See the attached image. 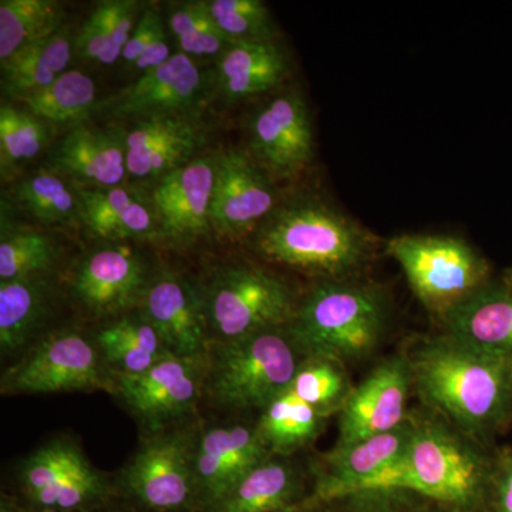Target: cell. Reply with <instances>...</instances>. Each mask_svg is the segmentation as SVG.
<instances>
[{
    "label": "cell",
    "instance_id": "cell-32",
    "mask_svg": "<svg viewBox=\"0 0 512 512\" xmlns=\"http://www.w3.org/2000/svg\"><path fill=\"white\" fill-rule=\"evenodd\" d=\"M96 84L80 70L63 73L55 83L23 101L33 116L57 126L77 127L96 111Z\"/></svg>",
    "mask_w": 512,
    "mask_h": 512
},
{
    "label": "cell",
    "instance_id": "cell-29",
    "mask_svg": "<svg viewBox=\"0 0 512 512\" xmlns=\"http://www.w3.org/2000/svg\"><path fill=\"white\" fill-rule=\"evenodd\" d=\"M70 59L72 42L63 30L19 50L2 62L3 94L23 103L66 73Z\"/></svg>",
    "mask_w": 512,
    "mask_h": 512
},
{
    "label": "cell",
    "instance_id": "cell-42",
    "mask_svg": "<svg viewBox=\"0 0 512 512\" xmlns=\"http://www.w3.org/2000/svg\"><path fill=\"white\" fill-rule=\"evenodd\" d=\"M76 50L86 59L97 60L103 64L109 53V35L106 22L99 5L94 8L92 15L83 23L76 37Z\"/></svg>",
    "mask_w": 512,
    "mask_h": 512
},
{
    "label": "cell",
    "instance_id": "cell-9",
    "mask_svg": "<svg viewBox=\"0 0 512 512\" xmlns=\"http://www.w3.org/2000/svg\"><path fill=\"white\" fill-rule=\"evenodd\" d=\"M37 510L100 512L119 500L116 485L90 463L73 440L43 444L18 470V490L10 494Z\"/></svg>",
    "mask_w": 512,
    "mask_h": 512
},
{
    "label": "cell",
    "instance_id": "cell-16",
    "mask_svg": "<svg viewBox=\"0 0 512 512\" xmlns=\"http://www.w3.org/2000/svg\"><path fill=\"white\" fill-rule=\"evenodd\" d=\"M271 457L256 426L235 423L198 431L194 468L200 512L210 511L249 471Z\"/></svg>",
    "mask_w": 512,
    "mask_h": 512
},
{
    "label": "cell",
    "instance_id": "cell-39",
    "mask_svg": "<svg viewBox=\"0 0 512 512\" xmlns=\"http://www.w3.org/2000/svg\"><path fill=\"white\" fill-rule=\"evenodd\" d=\"M109 35V53L104 66H111L123 57L131 33L136 28L137 3L131 0H104L99 3Z\"/></svg>",
    "mask_w": 512,
    "mask_h": 512
},
{
    "label": "cell",
    "instance_id": "cell-36",
    "mask_svg": "<svg viewBox=\"0 0 512 512\" xmlns=\"http://www.w3.org/2000/svg\"><path fill=\"white\" fill-rule=\"evenodd\" d=\"M168 28L178 40L181 53L191 59L222 55L231 46L212 18L210 2L175 5L168 15Z\"/></svg>",
    "mask_w": 512,
    "mask_h": 512
},
{
    "label": "cell",
    "instance_id": "cell-28",
    "mask_svg": "<svg viewBox=\"0 0 512 512\" xmlns=\"http://www.w3.org/2000/svg\"><path fill=\"white\" fill-rule=\"evenodd\" d=\"M94 342L111 375H141L171 355L141 313L111 320L96 333Z\"/></svg>",
    "mask_w": 512,
    "mask_h": 512
},
{
    "label": "cell",
    "instance_id": "cell-33",
    "mask_svg": "<svg viewBox=\"0 0 512 512\" xmlns=\"http://www.w3.org/2000/svg\"><path fill=\"white\" fill-rule=\"evenodd\" d=\"M353 389L343 363L329 357L309 356L299 366L289 392L330 417L345 407Z\"/></svg>",
    "mask_w": 512,
    "mask_h": 512
},
{
    "label": "cell",
    "instance_id": "cell-22",
    "mask_svg": "<svg viewBox=\"0 0 512 512\" xmlns=\"http://www.w3.org/2000/svg\"><path fill=\"white\" fill-rule=\"evenodd\" d=\"M92 188L120 187L128 175L126 134L109 128H72L50 154V168Z\"/></svg>",
    "mask_w": 512,
    "mask_h": 512
},
{
    "label": "cell",
    "instance_id": "cell-44",
    "mask_svg": "<svg viewBox=\"0 0 512 512\" xmlns=\"http://www.w3.org/2000/svg\"><path fill=\"white\" fill-rule=\"evenodd\" d=\"M100 512H140V511L134 510V508L130 507V505H119V504L113 503L110 505V507L104 508V510H101Z\"/></svg>",
    "mask_w": 512,
    "mask_h": 512
},
{
    "label": "cell",
    "instance_id": "cell-25",
    "mask_svg": "<svg viewBox=\"0 0 512 512\" xmlns=\"http://www.w3.org/2000/svg\"><path fill=\"white\" fill-rule=\"evenodd\" d=\"M288 72V59L274 40L232 43L218 62L221 90L232 101L272 92Z\"/></svg>",
    "mask_w": 512,
    "mask_h": 512
},
{
    "label": "cell",
    "instance_id": "cell-48",
    "mask_svg": "<svg viewBox=\"0 0 512 512\" xmlns=\"http://www.w3.org/2000/svg\"><path fill=\"white\" fill-rule=\"evenodd\" d=\"M473 512H491V511H478V510H477V511H473Z\"/></svg>",
    "mask_w": 512,
    "mask_h": 512
},
{
    "label": "cell",
    "instance_id": "cell-18",
    "mask_svg": "<svg viewBox=\"0 0 512 512\" xmlns=\"http://www.w3.org/2000/svg\"><path fill=\"white\" fill-rule=\"evenodd\" d=\"M140 306L171 355L207 356L210 335L202 295L183 276L165 271L151 278Z\"/></svg>",
    "mask_w": 512,
    "mask_h": 512
},
{
    "label": "cell",
    "instance_id": "cell-41",
    "mask_svg": "<svg viewBox=\"0 0 512 512\" xmlns=\"http://www.w3.org/2000/svg\"><path fill=\"white\" fill-rule=\"evenodd\" d=\"M165 35V26L163 16L157 8H148L144 10L141 18L138 19L136 28L131 33L126 47H124V62L131 64L137 62L138 57L143 55L148 47L153 46L158 37Z\"/></svg>",
    "mask_w": 512,
    "mask_h": 512
},
{
    "label": "cell",
    "instance_id": "cell-5",
    "mask_svg": "<svg viewBox=\"0 0 512 512\" xmlns=\"http://www.w3.org/2000/svg\"><path fill=\"white\" fill-rule=\"evenodd\" d=\"M305 359L286 328L211 342L204 394L222 409L264 410L288 392Z\"/></svg>",
    "mask_w": 512,
    "mask_h": 512
},
{
    "label": "cell",
    "instance_id": "cell-20",
    "mask_svg": "<svg viewBox=\"0 0 512 512\" xmlns=\"http://www.w3.org/2000/svg\"><path fill=\"white\" fill-rule=\"evenodd\" d=\"M204 89L200 67L190 56L175 53L167 63L148 70L136 83L97 110L114 117L141 120L167 114H188Z\"/></svg>",
    "mask_w": 512,
    "mask_h": 512
},
{
    "label": "cell",
    "instance_id": "cell-12",
    "mask_svg": "<svg viewBox=\"0 0 512 512\" xmlns=\"http://www.w3.org/2000/svg\"><path fill=\"white\" fill-rule=\"evenodd\" d=\"M252 160L271 178L292 180L313 160V130L302 94L285 92L265 101L249 119Z\"/></svg>",
    "mask_w": 512,
    "mask_h": 512
},
{
    "label": "cell",
    "instance_id": "cell-35",
    "mask_svg": "<svg viewBox=\"0 0 512 512\" xmlns=\"http://www.w3.org/2000/svg\"><path fill=\"white\" fill-rule=\"evenodd\" d=\"M57 258L55 241L33 229L2 228L0 282L50 274Z\"/></svg>",
    "mask_w": 512,
    "mask_h": 512
},
{
    "label": "cell",
    "instance_id": "cell-47",
    "mask_svg": "<svg viewBox=\"0 0 512 512\" xmlns=\"http://www.w3.org/2000/svg\"><path fill=\"white\" fill-rule=\"evenodd\" d=\"M503 282L512 289V268L505 272Z\"/></svg>",
    "mask_w": 512,
    "mask_h": 512
},
{
    "label": "cell",
    "instance_id": "cell-14",
    "mask_svg": "<svg viewBox=\"0 0 512 512\" xmlns=\"http://www.w3.org/2000/svg\"><path fill=\"white\" fill-rule=\"evenodd\" d=\"M413 387L406 355L383 360L353 389L339 413V437L335 447L350 446L389 433L407 420V400Z\"/></svg>",
    "mask_w": 512,
    "mask_h": 512
},
{
    "label": "cell",
    "instance_id": "cell-43",
    "mask_svg": "<svg viewBox=\"0 0 512 512\" xmlns=\"http://www.w3.org/2000/svg\"><path fill=\"white\" fill-rule=\"evenodd\" d=\"M0 512H59V511H47L37 510V508L29 507V505L20 503L15 497L10 494H2V500H0Z\"/></svg>",
    "mask_w": 512,
    "mask_h": 512
},
{
    "label": "cell",
    "instance_id": "cell-4",
    "mask_svg": "<svg viewBox=\"0 0 512 512\" xmlns=\"http://www.w3.org/2000/svg\"><path fill=\"white\" fill-rule=\"evenodd\" d=\"M389 318L386 298L372 285L319 281L296 305L286 326L305 357L352 363L372 355L382 342Z\"/></svg>",
    "mask_w": 512,
    "mask_h": 512
},
{
    "label": "cell",
    "instance_id": "cell-8",
    "mask_svg": "<svg viewBox=\"0 0 512 512\" xmlns=\"http://www.w3.org/2000/svg\"><path fill=\"white\" fill-rule=\"evenodd\" d=\"M198 431L175 427L144 441L114 483L119 500L140 512H200L194 468Z\"/></svg>",
    "mask_w": 512,
    "mask_h": 512
},
{
    "label": "cell",
    "instance_id": "cell-21",
    "mask_svg": "<svg viewBox=\"0 0 512 512\" xmlns=\"http://www.w3.org/2000/svg\"><path fill=\"white\" fill-rule=\"evenodd\" d=\"M204 144V130L190 114L136 120L126 133L128 175L136 180L160 181L194 160L192 156Z\"/></svg>",
    "mask_w": 512,
    "mask_h": 512
},
{
    "label": "cell",
    "instance_id": "cell-30",
    "mask_svg": "<svg viewBox=\"0 0 512 512\" xmlns=\"http://www.w3.org/2000/svg\"><path fill=\"white\" fill-rule=\"evenodd\" d=\"M328 419L288 390L262 410L256 430L272 456L288 457L311 446Z\"/></svg>",
    "mask_w": 512,
    "mask_h": 512
},
{
    "label": "cell",
    "instance_id": "cell-7",
    "mask_svg": "<svg viewBox=\"0 0 512 512\" xmlns=\"http://www.w3.org/2000/svg\"><path fill=\"white\" fill-rule=\"evenodd\" d=\"M421 305L443 318L490 282V264L464 239L446 235H402L386 242Z\"/></svg>",
    "mask_w": 512,
    "mask_h": 512
},
{
    "label": "cell",
    "instance_id": "cell-10",
    "mask_svg": "<svg viewBox=\"0 0 512 512\" xmlns=\"http://www.w3.org/2000/svg\"><path fill=\"white\" fill-rule=\"evenodd\" d=\"M94 340L77 330L49 333L3 375V394H53L113 390V377Z\"/></svg>",
    "mask_w": 512,
    "mask_h": 512
},
{
    "label": "cell",
    "instance_id": "cell-13",
    "mask_svg": "<svg viewBox=\"0 0 512 512\" xmlns=\"http://www.w3.org/2000/svg\"><path fill=\"white\" fill-rule=\"evenodd\" d=\"M272 178L242 151H221L215 157L211 228L221 237L237 238L254 232L275 210Z\"/></svg>",
    "mask_w": 512,
    "mask_h": 512
},
{
    "label": "cell",
    "instance_id": "cell-2",
    "mask_svg": "<svg viewBox=\"0 0 512 512\" xmlns=\"http://www.w3.org/2000/svg\"><path fill=\"white\" fill-rule=\"evenodd\" d=\"M265 261L320 281L355 279L372 261V232L318 195H298L276 205L252 235Z\"/></svg>",
    "mask_w": 512,
    "mask_h": 512
},
{
    "label": "cell",
    "instance_id": "cell-37",
    "mask_svg": "<svg viewBox=\"0 0 512 512\" xmlns=\"http://www.w3.org/2000/svg\"><path fill=\"white\" fill-rule=\"evenodd\" d=\"M49 143L45 121L28 110L16 109L12 104L0 107V161L2 171L33 160Z\"/></svg>",
    "mask_w": 512,
    "mask_h": 512
},
{
    "label": "cell",
    "instance_id": "cell-38",
    "mask_svg": "<svg viewBox=\"0 0 512 512\" xmlns=\"http://www.w3.org/2000/svg\"><path fill=\"white\" fill-rule=\"evenodd\" d=\"M212 18L229 42H272L274 20L259 0H212Z\"/></svg>",
    "mask_w": 512,
    "mask_h": 512
},
{
    "label": "cell",
    "instance_id": "cell-40",
    "mask_svg": "<svg viewBox=\"0 0 512 512\" xmlns=\"http://www.w3.org/2000/svg\"><path fill=\"white\" fill-rule=\"evenodd\" d=\"M487 497L491 512H512V447H504L491 457Z\"/></svg>",
    "mask_w": 512,
    "mask_h": 512
},
{
    "label": "cell",
    "instance_id": "cell-23",
    "mask_svg": "<svg viewBox=\"0 0 512 512\" xmlns=\"http://www.w3.org/2000/svg\"><path fill=\"white\" fill-rule=\"evenodd\" d=\"M451 336L487 355L512 362V289L488 282L440 319Z\"/></svg>",
    "mask_w": 512,
    "mask_h": 512
},
{
    "label": "cell",
    "instance_id": "cell-34",
    "mask_svg": "<svg viewBox=\"0 0 512 512\" xmlns=\"http://www.w3.org/2000/svg\"><path fill=\"white\" fill-rule=\"evenodd\" d=\"M16 200L45 224H66L80 220L79 191L70 190L66 181L52 170L37 171L15 188Z\"/></svg>",
    "mask_w": 512,
    "mask_h": 512
},
{
    "label": "cell",
    "instance_id": "cell-31",
    "mask_svg": "<svg viewBox=\"0 0 512 512\" xmlns=\"http://www.w3.org/2000/svg\"><path fill=\"white\" fill-rule=\"evenodd\" d=\"M62 5L52 0L0 2V62L60 32Z\"/></svg>",
    "mask_w": 512,
    "mask_h": 512
},
{
    "label": "cell",
    "instance_id": "cell-46",
    "mask_svg": "<svg viewBox=\"0 0 512 512\" xmlns=\"http://www.w3.org/2000/svg\"><path fill=\"white\" fill-rule=\"evenodd\" d=\"M413 512H458V511L450 510V508L443 507V505H440L439 508H424V510L413 511Z\"/></svg>",
    "mask_w": 512,
    "mask_h": 512
},
{
    "label": "cell",
    "instance_id": "cell-17",
    "mask_svg": "<svg viewBox=\"0 0 512 512\" xmlns=\"http://www.w3.org/2000/svg\"><path fill=\"white\" fill-rule=\"evenodd\" d=\"M413 416L389 433L357 441L345 447H333L315 466V487L306 498L308 507L352 497L357 488L384 468L399 460L412 440Z\"/></svg>",
    "mask_w": 512,
    "mask_h": 512
},
{
    "label": "cell",
    "instance_id": "cell-1",
    "mask_svg": "<svg viewBox=\"0 0 512 512\" xmlns=\"http://www.w3.org/2000/svg\"><path fill=\"white\" fill-rule=\"evenodd\" d=\"M413 387L437 416L476 443H488L512 421V362L487 355L446 333L406 353Z\"/></svg>",
    "mask_w": 512,
    "mask_h": 512
},
{
    "label": "cell",
    "instance_id": "cell-27",
    "mask_svg": "<svg viewBox=\"0 0 512 512\" xmlns=\"http://www.w3.org/2000/svg\"><path fill=\"white\" fill-rule=\"evenodd\" d=\"M50 275L0 282V348L13 355L35 338L52 303Z\"/></svg>",
    "mask_w": 512,
    "mask_h": 512
},
{
    "label": "cell",
    "instance_id": "cell-3",
    "mask_svg": "<svg viewBox=\"0 0 512 512\" xmlns=\"http://www.w3.org/2000/svg\"><path fill=\"white\" fill-rule=\"evenodd\" d=\"M412 440L399 460L355 495L410 491L458 512H473L487 497L491 457L443 417L413 416Z\"/></svg>",
    "mask_w": 512,
    "mask_h": 512
},
{
    "label": "cell",
    "instance_id": "cell-11",
    "mask_svg": "<svg viewBox=\"0 0 512 512\" xmlns=\"http://www.w3.org/2000/svg\"><path fill=\"white\" fill-rule=\"evenodd\" d=\"M114 392L154 433L188 416L204 394L205 357L168 355L141 375H113Z\"/></svg>",
    "mask_w": 512,
    "mask_h": 512
},
{
    "label": "cell",
    "instance_id": "cell-6",
    "mask_svg": "<svg viewBox=\"0 0 512 512\" xmlns=\"http://www.w3.org/2000/svg\"><path fill=\"white\" fill-rule=\"evenodd\" d=\"M201 295L210 343L286 328L298 305L281 276L248 264L222 266Z\"/></svg>",
    "mask_w": 512,
    "mask_h": 512
},
{
    "label": "cell",
    "instance_id": "cell-19",
    "mask_svg": "<svg viewBox=\"0 0 512 512\" xmlns=\"http://www.w3.org/2000/svg\"><path fill=\"white\" fill-rule=\"evenodd\" d=\"M215 157H198L164 175L153 194L160 235L174 242H191L211 229Z\"/></svg>",
    "mask_w": 512,
    "mask_h": 512
},
{
    "label": "cell",
    "instance_id": "cell-45",
    "mask_svg": "<svg viewBox=\"0 0 512 512\" xmlns=\"http://www.w3.org/2000/svg\"><path fill=\"white\" fill-rule=\"evenodd\" d=\"M312 508L308 507L305 503L298 505V507L288 508V510L278 512H311Z\"/></svg>",
    "mask_w": 512,
    "mask_h": 512
},
{
    "label": "cell",
    "instance_id": "cell-24",
    "mask_svg": "<svg viewBox=\"0 0 512 512\" xmlns=\"http://www.w3.org/2000/svg\"><path fill=\"white\" fill-rule=\"evenodd\" d=\"M80 221L94 237L144 241L161 237L156 211L126 188H82Z\"/></svg>",
    "mask_w": 512,
    "mask_h": 512
},
{
    "label": "cell",
    "instance_id": "cell-26",
    "mask_svg": "<svg viewBox=\"0 0 512 512\" xmlns=\"http://www.w3.org/2000/svg\"><path fill=\"white\" fill-rule=\"evenodd\" d=\"M302 474L289 463L268 458L207 512H278L305 503Z\"/></svg>",
    "mask_w": 512,
    "mask_h": 512
},
{
    "label": "cell",
    "instance_id": "cell-15",
    "mask_svg": "<svg viewBox=\"0 0 512 512\" xmlns=\"http://www.w3.org/2000/svg\"><path fill=\"white\" fill-rule=\"evenodd\" d=\"M150 279L146 264L133 249L99 248L77 262L70 292L89 315L107 318L140 305Z\"/></svg>",
    "mask_w": 512,
    "mask_h": 512
}]
</instances>
